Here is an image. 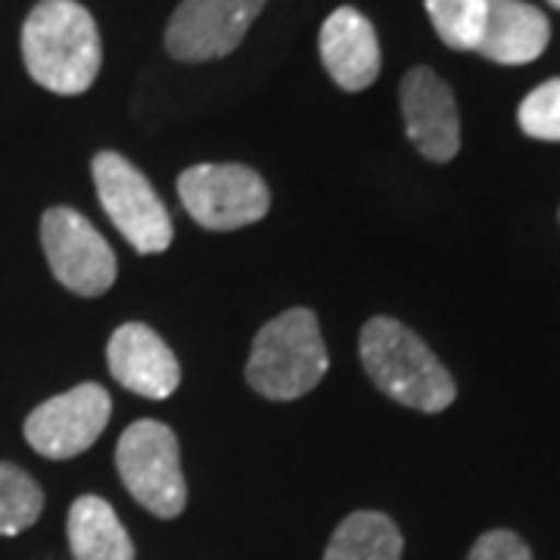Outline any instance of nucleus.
Instances as JSON below:
<instances>
[{
	"instance_id": "f257e3e1",
	"label": "nucleus",
	"mask_w": 560,
	"mask_h": 560,
	"mask_svg": "<svg viewBox=\"0 0 560 560\" xmlns=\"http://www.w3.org/2000/svg\"><path fill=\"white\" fill-rule=\"evenodd\" d=\"M22 60L40 88L62 97L84 94L101 75L97 22L75 0H40L22 25Z\"/></svg>"
},
{
	"instance_id": "f03ea898",
	"label": "nucleus",
	"mask_w": 560,
	"mask_h": 560,
	"mask_svg": "<svg viewBox=\"0 0 560 560\" xmlns=\"http://www.w3.org/2000/svg\"><path fill=\"white\" fill-rule=\"evenodd\" d=\"M361 364L383 396L423 415L445 411L458 386L430 346L396 318H371L361 327Z\"/></svg>"
},
{
	"instance_id": "7ed1b4c3",
	"label": "nucleus",
	"mask_w": 560,
	"mask_h": 560,
	"mask_svg": "<svg viewBox=\"0 0 560 560\" xmlns=\"http://www.w3.org/2000/svg\"><path fill=\"white\" fill-rule=\"evenodd\" d=\"M330 355L315 312L290 308L256 334L246 381L265 399L293 401L312 393L324 381Z\"/></svg>"
},
{
	"instance_id": "20e7f679",
	"label": "nucleus",
	"mask_w": 560,
	"mask_h": 560,
	"mask_svg": "<svg viewBox=\"0 0 560 560\" xmlns=\"http://www.w3.org/2000/svg\"><path fill=\"white\" fill-rule=\"evenodd\" d=\"M116 467L131 499L150 514L162 521L180 517L187 508V482L180 474V448L172 427L160 420L131 423L116 445Z\"/></svg>"
},
{
	"instance_id": "39448f33",
	"label": "nucleus",
	"mask_w": 560,
	"mask_h": 560,
	"mask_svg": "<svg viewBox=\"0 0 560 560\" xmlns=\"http://www.w3.org/2000/svg\"><path fill=\"white\" fill-rule=\"evenodd\" d=\"M91 175L97 184L103 212L140 256L165 253L172 246V237H175L172 215L140 168H135L119 153L103 150L91 162Z\"/></svg>"
},
{
	"instance_id": "423d86ee",
	"label": "nucleus",
	"mask_w": 560,
	"mask_h": 560,
	"mask_svg": "<svg viewBox=\"0 0 560 560\" xmlns=\"http://www.w3.org/2000/svg\"><path fill=\"white\" fill-rule=\"evenodd\" d=\"M178 197L187 215L209 231H237L256 224L271 209L268 184L246 165H194L180 172Z\"/></svg>"
},
{
	"instance_id": "0eeeda50",
	"label": "nucleus",
	"mask_w": 560,
	"mask_h": 560,
	"mask_svg": "<svg viewBox=\"0 0 560 560\" xmlns=\"http://www.w3.org/2000/svg\"><path fill=\"white\" fill-rule=\"evenodd\" d=\"M40 246L54 278L79 296H103L116 283V253L101 231L69 206H54L40 219Z\"/></svg>"
},
{
	"instance_id": "6e6552de",
	"label": "nucleus",
	"mask_w": 560,
	"mask_h": 560,
	"mask_svg": "<svg viewBox=\"0 0 560 560\" xmlns=\"http://www.w3.org/2000/svg\"><path fill=\"white\" fill-rule=\"evenodd\" d=\"M113 418V399L101 383H81L75 389L40 401L25 418V442L44 458L66 460L101 440Z\"/></svg>"
},
{
	"instance_id": "1a4fd4ad",
	"label": "nucleus",
	"mask_w": 560,
	"mask_h": 560,
	"mask_svg": "<svg viewBox=\"0 0 560 560\" xmlns=\"http://www.w3.org/2000/svg\"><path fill=\"white\" fill-rule=\"evenodd\" d=\"M265 0H180L165 28V50L180 62L221 60L241 47Z\"/></svg>"
},
{
	"instance_id": "9d476101",
	"label": "nucleus",
	"mask_w": 560,
	"mask_h": 560,
	"mask_svg": "<svg viewBox=\"0 0 560 560\" xmlns=\"http://www.w3.org/2000/svg\"><path fill=\"white\" fill-rule=\"evenodd\" d=\"M399 101L405 131L420 156L430 162L455 160L460 150V119L452 88L433 69L418 66L401 79Z\"/></svg>"
},
{
	"instance_id": "9b49d317",
	"label": "nucleus",
	"mask_w": 560,
	"mask_h": 560,
	"mask_svg": "<svg viewBox=\"0 0 560 560\" xmlns=\"http://www.w3.org/2000/svg\"><path fill=\"white\" fill-rule=\"evenodd\" d=\"M106 361H109L113 377L135 396L160 401L178 389V359L160 334L147 324H138V320L121 324L109 337Z\"/></svg>"
},
{
	"instance_id": "f8f14e48",
	"label": "nucleus",
	"mask_w": 560,
	"mask_h": 560,
	"mask_svg": "<svg viewBox=\"0 0 560 560\" xmlns=\"http://www.w3.org/2000/svg\"><path fill=\"white\" fill-rule=\"evenodd\" d=\"M320 62L342 91H364L381 75V40L355 7L334 10L320 25Z\"/></svg>"
},
{
	"instance_id": "ddd939ff",
	"label": "nucleus",
	"mask_w": 560,
	"mask_h": 560,
	"mask_svg": "<svg viewBox=\"0 0 560 560\" xmlns=\"http://www.w3.org/2000/svg\"><path fill=\"white\" fill-rule=\"evenodd\" d=\"M551 40V25L539 7L523 0H486L477 54L501 66H523L539 60Z\"/></svg>"
},
{
	"instance_id": "4468645a",
	"label": "nucleus",
	"mask_w": 560,
	"mask_h": 560,
	"mask_svg": "<svg viewBox=\"0 0 560 560\" xmlns=\"http://www.w3.org/2000/svg\"><path fill=\"white\" fill-rule=\"evenodd\" d=\"M69 548L75 560H135V545L119 514L101 495H81L69 508Z\"/></svg>"
},
{
	"instance_id": "2eb2a0df",
	"label": "nucleus",
	"mask_w": 560,
	"mask_h": 560,
	"mask_svg": "<svg viewBox=\"0 0 560 560\" xmlns=\"http://www.w3.org/2000/svg\"><path fill=\"white\" fill-rule=\"evenodd\" d=\"M324 560H401V533L381 511H355L337 526Z\"/></svg>"
},
{
	"instance_id": "dca6fc26",
	"label": "nucleus",
	"mask_w": 560,
	"mask_h": 560,
	"mask_svg": "<svg viewBox=\"0 0 560 560\" xmlns=\"http://www.w3.org/2000/svg\"><path fill=\"white\" fill-rule=\"evenodd\" d=\"M44 511L40 486L22 467L0 460V536H20Z\"/></svg>"
},
{
	"instance_id": "f3484780",
	"label": "nucleus",
	"mask_w": 560,
	"mask_h": 560,
	"mask_svg": "<svg viewBox=\"0 0 560 560\" xmlns=\"http://www.w3.org/2000/svg\"><path fill=\"white\" fill-rule=\"evenodd\" d=\"M433 28L452 50H477L486 25V0H423Z\"/></svg>"
},
{
	"instance_id": "a211bd4d",
	"label": "nucleus",
	"mask_w": 560,
	"mask_h": 560,
	"mask_svg": "<svg viewBox=\"0 0 560 560\" xmlns=\"http://www.w3.org/2000/svg\"><path fill=\"white\" fill-rule=\"evenodd\" d=\"M517 119H521L523 135L560 143V79L545 81L536 91H529L526 101L521 103Z\"/></svg>"
},
{
	"instance_id": "6ab92c4d",
	"label": "nucleus",
	"mask_w": 560,
	"mask_h": 560,
	"mask_svg": "<svg viewBox=\"0 0 560 560\" xmlns=\"http://www.w3.org/2000/svg\"><path fill=\"white\" fill-rule=\"evenodd\" d=\"M467 560H533V555H529L526 541L517 533H511V529H492V533H486V536L477 539V545H474V551H470Z\"/></svg>"
},
{
	"instance_id": "aec40b11",
	"label": "nucleus",
	"mask_w": 560,
	"mask_h": 560,
	"mask_svg": "<svg viewBox=\"0 0 560 560\" xmlns=\"http://www.w3.org/2000/svg\"><path fill=\"white\" fill-rule=\"evenodd\" d=\"M548 3H551V7H558V10H560V0H548Z\"/></svg>"
}]
</instances>
